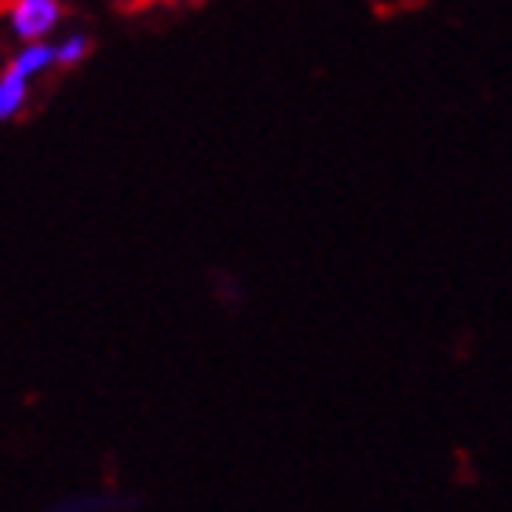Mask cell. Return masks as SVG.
I'll return each mask as SVG.
<instances>
[{
  "instance_id": "6da1fadb",
  "label": "cell",
  "mask_w": 512,
  "mask_h": 512,
  "mask_svg": "<svg viewBox=\"0 0 512 512\" xmlns=\"http://www.w3.org/2000/svg\"><path fill=\"white\" fill-rule=\"evenodd\" d=\"M63 15V0H8V30L19 41H44Z\"/></svg>"
},
{
  "instance_id": "7a4b0ae2",
  "label": "cell",
  "mask_w": 512,
  "mask_h": 512,
  "mask_svg": "<svg viewBox=\"0 0 512 512\" xmlns=\"http://www.w3.org/2000/svg\"><path fill=\"white\" fill-rule=\"evenodd\" d=\"M55 63H59V59H55V48L48 41H22V48L15 52V59H11L8 66H15L19 74H26L33 81V77L48 74Z\"/></svg>"
},
{
  "instance_id": "3957f363",
  "label": "cell",
  "mask_w": 512,
  "mask_h": 512,
  "mask_svg": "<svg viewBox=\"0 0 512 512\" xmlns=\"http://www.w3.org/2000/svg\"><path fill=\"white\" fill-rule=\"evenodd\" d=\"M26 96H30V77L19 74L15 66H8V70L0 74V125L11 121L26 107Z\"/></svg>"
},
{
  "instance_id": "277c9868",
  "label": "cell",
  "mask_w": 512,
  "mask_h": 512,
  "mask_svg": "<svg viewBox=\"0 0 512 512\" xmlns=\"http://www.w3.org/2000/svg\"><path fill=\"white\" fill-rule=\"evenodd\" d=\"M92 52V41H88L85 33H70L63 44H55V59L59 66H81Z\"/></svg>"
}]
</instances>
